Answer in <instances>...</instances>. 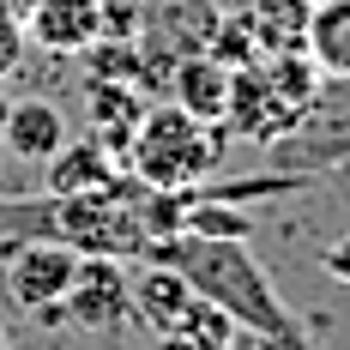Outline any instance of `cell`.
I'll return each instance as SVG.
<instances>
[{
	"label": "cell",
	"mask_w": 350,
	"mask_h": 350,
	"mask_svg": "<svg viewBox=\"0 0 350 350\" xmlns=\"http://www.w3.org/2000/svg\"><path fill=\"white\" fill-rule=\"evenodd\" d=\"M145 260L175 266V272L187 278L193 296L217 302L242 332L278 338V345H308V332H302L296 314L284 308L278 284L266 278V266L254 260V247H247V242H211V236H187V230H175V236H157V242L145 247Z\"/></svg>",
	"instance_id": "cell-1"
},
{
	"label": "cell",
	"mask_w": 350,
	"mask_h": 350,
	"mask_svg": "<svg viewBox=\"0 0 350 350\" xmlns=\"http://www.w3.org/2000/svg\"><path fill=\"white\" fill-rule=\"evenodd\" d=\"M230 151V133L211 127V121H193L187 109L175 103H151L127 139V157L121 170L133 175L151 193H175V187H200Z\"/></svg>",
	"instance_id": "cell-2"
},
{
	"label": "cell",
	"mask_w": 350,
	"mask_h": 350,
	"mask_svg": "<svg viewBox=\"0 0 350 350\" xmlns=\"http://www.w3.org/2000/svg\"><path fill=\"white\" fill-rule=\"evenodd\" d=\"M320 91V72L308 55H260L254 67H236L230 79V115L224 133L247 145H278L302 127V115Z\"/></svg>",
	"instance_id": "cell-3"
},
{
	"label": "cell",
	"mask_w": 350,
	"mask_h": 350,
	"mask_svg": "<svg viewBox=\"0 0 350 350\" xmlns=\"http://www.w3.org/2000/svg\"><path fill=\"white\" fill-rule=\"evenodd\" d=\"M79 260H85V254H72V247H61V242H18L12 260L0 266V272H6V296H12L18 308H31V314L61 308L72 278H79Z\"/></svg>",
	"instance_id": "cell-4"
},
{
	"label": "cell",
	"mask_w": 350,
	"mask_h": 350,
	"mask_svg": "<svg viewBox=\"0 0 350 350\" xmlns=\"http://www.w3.org/2000/svg\"><path fill=\"white\" fill-rule=\"evenodd\" d=\"M61 320L79 326V332H121V326L133 320L121 260L85 254V260H79V278H72V290H67V302H61Z\"/></svg>",
	"instance_id": "cell-5"
},
{
	"label": "cell",
	"mask_w": 350,
	"mask_h": 350,
	"mask_svg": "<svg viewBox=\"0 0 350 350\" xmlns=\"http://www.w3.org/2000/svg\"><path fill=\"white\" fill-rule=\"evenodd\" d=\"M103 36V0H31L25 6V42L49 55H85Z\"/></svg>",
	"instance_id": "cell-6"
},
{
	"label": "cell",
	"mask_w": 350,
	"mask_h": 350,
	"mask_svg": "<svg viewBox=\"0 0 350 350\" xmlns=\"http://www.w3.org/2000/svg\"><path fill=\"white\" fill-rule=\"evenodd\" d=\"M0 145H6L18 163L42 170V163L67 145V115H61V103H49V97H18V103L6 109Z\"/></svg>",
	"instance_id": "cell-7"
},
{
	"label": "cell",
	"mask_w": 350,
	"mask_h": 350,
	"mask_svg": "<svg viewBox=\"0 0 350 350\" xmlns=\"http://www.w3.org/2000/svg\"><path fill=\"white\" fill-rule=\"evenodd\" d=\"M230 79H236V72L217 67L211 55H187V61L170 72V103L187 109L193 121L224 127V115H230Z\"/></svg>",
	"instance_id": "cell-8"
},
{
	"label": "cell",
	"mask_w": 350,
	"mask_h": 350,
	"mask_svg": "<svg viewBox=\"0 0 350 350\" xmlns=\"http://www.w3.org/2000/svg\"><path fill=\"white\" fill-rule=\"evenodd\" d=\"M187 302H193L187 278H181L175 266H163V260H145L139 278H127V308H133V320L151 326V332H170Z\"/></svg>",
	"instance_id": "cell-9"
},
{
	"label": "cell",
	"mask_w": 350,
	"mask_h": 350,
	"mask_svg": "<svg viewBox=\"0 0 350 350\" xmlns=\"http://www.w3.org/2000/svg\"><path fill=\"white\" fill-rule=\"evenodd\" d=\"M85 91H91L97 145H103L109 157L121 163V157H127V139H133V127H139V115L157 103V97H145L139 85H103V79H85Z\"/></svg>",
	"instance_id": "cell-10"
},
{
	"label": "cell",
	"mask_w": 350,
	"mask_h": 350,
	"mask_svg": "<svg viewBox=\"0 0 350 350\" xmlns=\"http://www.w3.org/2000/svg\"><path fill=\"white\" fill-rule=\"evenodd\" d=\"M42 175H49V193H97V187H115L127 170H121L97 139H67L49 163H42Z\"/></svg>",
	"instance_id": "cell-11"
},
{
	"label": "cell",
	"mask_w": 350,
	"mask_h": 350,
	"mask_svg": "<svg viewBox=\"0 0 350 350\" xmlns=\"http://www.w3.org/2000/svg\"><path fill=\"white\" fill-rule=\"evenodd\" d=\"M236 25L254 36L260 55H302V31H308V0H247Z\"/></svg>",
	"instance_id": "cell-12"
},
{
	"label": "cell",
	"mask_w": 350,
	"mask_h": 350,
	"mask_svg": "<svg viewBox=\"0 0 350 350\" xmlns=\"http://www.w3.org/2000/svg\"><path fill=\"white\" fill-rule=\"evenodd\" d=\"M302 55L314 61L320 79H350V0H320V6H308Z\"/></svg>",
	"instance_id": "cell-13"
},
{
	"label": "cell",
	"mask_w": 350,
	"mask_h": 350,
	"mask_svg": "<svg viewBox=\"0 0 350 350\" xmlns=\"http://www.w3.org/2000/svg\"><path fill=\"white\" fill-rule=\"evenodd\" d=\"M170 332H187L193 345H206V350H224L230 338H236V332H242V326H236V320L224 314L217 302H206V296H193V302L181 308V320H175Z\"/></svg>",
	"instance_id": "cell-14"
},
{
	"label": "cell",
	"mask_w": 350,
	"mask_h": 350,
	"mask_svg": "<svg viewBox=\"0 0 350 350\" xmlns=\"http://www.w3.org/2000/svg\"><path fill=\"white\" fill-rule=\"evenodd\" d=\"M25 49H31V42H25V18L0 6V85L25 67Z\"/></svg>",
	"instance_id": "cell-15"
},
{
	"label": "cell",
	"mask_w": 350,
	"mask_h": 350,
	"mask_svg": "<svg viewBox=\"0 0 350 350\" xmlns=\"http://www.w3.org/2000/svg\"><path fill=\"white\" fill-rule=\"evenodd\" d=\"M326 278L350 284V230H345V236H338L332 247H326Z\"/></svg>",
	"instance_id": "cell-16"
},
{
	"label": "cell",
	"mask_w": 350,
	"mask_h": 350,
	"mask_svg": "<svg viewBox=\"0 0 350 350\" xmlns=\"http://www.w3.org/2000/svg\"><path fill=\"white\" fill-rule=\"evenodd\" d=\"M224 350H314V345H278V338H260V332H236Z\"/></svg>",
	"instance_id": "cell-17"
},
{
	"label": "cell",
	"mask_w": 350,
	"mask_h": 350,
	"mask_svg": "<svg viewBox=\"0 0 350 350\" xmlns=\"http://www.w3.org/2000/svg\"><path fill=\"white\" fill-rule=\"evenodd\" d=\"M157 350H206V345H193L187 332H157Z\"/></svg>",
	"instance_id": "cell-18"
},
{
	"label": "cell",
	"mask_w": 350,
	"mask_h": 350,
	"mask_svg": "<svg viewBox=\"0 0 350 350\" xmlns=\"http://www.w3.org/2000/svg\"><path fill=\"white\" fill-rule=\"evenodd\" d=\"M6 109H12V97H6V91H0V127H6Z\"/></svg>",
	"instance_id": "cell-19"
},
{
	"label": "cell",
	"mask_w": 350,
	"mask_h": 350,
	"mask_svg": "<svg viewBox=\"0 0 350 350\" xmlns=\"http://www.w3.org/2000/svg\"><path fill=\"white\" fill-rule=\"evenodd\" d=\"M0 350H12V338H6V326H0Z\"/></svg>",
	"instance_id": "cell-20"
}]
</instances>
